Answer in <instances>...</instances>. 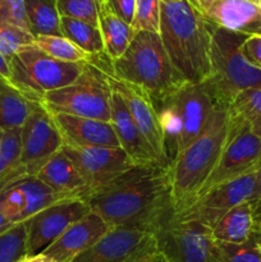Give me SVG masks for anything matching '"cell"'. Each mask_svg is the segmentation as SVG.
I'll list each match as a JSON object with an SVG mask.
<instances>
[{
    "label": "cell",
    "mask_w": 261,
    "mask_h": 262,
    "mask_svg": "<svg viewBox=\"0 0 261 262\" xmlns=\"http://www.w3.org/2000/svg\"><path fill=\"white\" fill-rule=\"evenodd\" d=\"M168 166H135L110 183L90 192L84 201L112 228H141L155 232L170 207Z\"/></svg>",
    "instance_id": "cell-1"
},
{
    "label": "cell",
    "mask_w": 261,
    "mask_h": 262,
    "mask_svg": "<svg viewBox=\"0 0 261 262\" xmlns=\"http://www.w3.org/2000/svg\"><path fill=\"white\" fill-rule=\"evenodd\" d=\"M230 132L227 106L216 105L202 132L170 164V207L178 214L199 197L216 168Z\"/></svg>",
    "instance_id": "cell-2"
},
{
    "label": "cell",
    "mask_w": 261,
    "mask_h": 262,
    "mask_svg": "<svg viewBox=\"0 0 261 262\" xmlns=\"http://www.w3.org/2000/svg\"><path fill=\"white\" fill-rule=\"evenodd\" d=\"M212 25L188 0L161 2L160 35L169 59L189 83H204L210 74Z\"/></svg>",
    "instance_id": "cell-3"
},
{
    "label": "cell",
    "mask_w": 261,
    "mask_h": 262,
    "mask_svg": "<svg viewBox=\"0 0 261 262\" xmlns=\"http://www.w3.org/2000/svg\"><path fill=\"white\" fill-rule=\"evenodd\" d=\"M110 68L117 78L145 91L154 102L187 83L169 59L159 33L136 32L125 53L110 61Z\"/></svg>",
    "instance_id": "cell-4"
},
{
    "label": "cell",
    "mask_w": 261,
    "mask_h": 262,
    "mask_svg": "<svg viewBox=\"0 0 261 262\" xmlns=\"http://www.w3.org/2000/svg\"><path fill=\"white\" fill-rule=\"evenodd\" d=\"M246 37L212 25L210 74L202 84L219 106L228 107L241 92L261 87V71L251 66L241 50Z\"/></svg>",
    "instance_id": "cell-5"
},
{
    "label": "cell",
    "mask_w": 261,
    "mask_h": 262,
    "mask_svg": "<svg viewBox=\"0 0 261 262\" xmlns=\"http://www.w3.org/2000/svg\"><path fill=\"white\" fill-rule=\"evenodd\" d=\"M155 104L171 161L202 132L216 104L201 83H184Z\"/></svg>",
    "instance_id": "cell-6"
},
{
    "label": "cell",
    "mask_w": 261,
    "mask_h": 262,
    "mask_svg": "<svg viewBox=\"0 0 261 262\" xmlns=\"http://www.w3.org/2000/svg\"><path fill=\"white\" fill-rule=\"evenodd\" d=\"M8 61L12 86L37 104L46 92L74 83L87 64L59 61L40 50L35 43L22 48Z\"/></svg>",
    "instance_id": "cell-7"
},
{
    "label": "cell",
    "mask_w": 261,
    "mask_h": 262,
    "mask_svg": "<svg viewBox=\"0 0 261 262\" xmlns=\"http://www.w3.org/2000/svg\"><path fill=\"white\" fill-rule=\"evenodd\" d=\"M112 89L104 74L92 63L74 83L63 89L49 91L41 97L40 105L51 114H66L110 122L112 118Z\"/></svg>",
    "instance_id": "cell-8"
},
{
    "label": "cell",
    "mask_w": 261,
    "mask_h": 262,
    "mask_svg": "<svg viewBox=\"0 0 261 262\" xmlns=\"http://www.w3.org/2000/svg\"><path fill=\"white\" fill-rule=\"evenodd\" d=\"M160 255L166 262H209L214 238L211 230L194 220L166 210L155 229Z\"/></svg>",
    "instance_id": "cell-9"
},
{
    "label": "cell",
    "mask_w": 261,
    "mask_h": 262,
    "mask_svg": "<svg viewBox=\"0 0 261 262\" xmlns=\"http://www.w3.org/2000/svg\"><path fill=\"white\" fill-rule=\"evenodd\" d=\"M160 255L155 232L141 228H112L72 262H153Z\"/></svg>",
    "instance_id": "cell-10"
},
{
    "label": "cell",
    "mask_w": 261,
    "mask_h": 262,
    "mask_svg": "<svg viewBox=\"0 0 261 262\" xmlns=\"http://www.w3.org/2000/svg\"><path fill=\"white\" fill-rule=\"evenodd\" d=\"M260 164L261 138L252 132L250 124L241 123L230 117L229 137L219 163L197 199L219 184L228 183L256 170Z\"/></svg>",
    "instance_id": "cell-11"
},
{
    "label": "cell",
    "mask_w": 261,
    "mask_h": 262,
    "mask_svg": "<svg viewBox=\"0 0 261 262\" xmlns=\"http://www.w3.org/2000/svg\"><path fill=\"white\" fill-rule=\"evenodd\" d=\"M20 141L22 150L18 168L19 178L36 176L64 146V141L53 117L40 104L20 128Z\"/></svg>",
    "instance_id": "cell-12"
},
{
    "label": "cell",
    "mask_w": 261,
    "mask_h": 262,
    "mask_svg": "<svg viewBox=\"0 0 261 262\" xmlns=\"http://www.w3.org/2000/svg\"><path fill=\"white\" fill-rule=\"evenodd\" d=\"M91 61L104 74L110 89L120 95L124 104L127 105L130 115L135 119L136 124L140 128L141 133L146 138L148 145L151 146L155 155L158 156L159 161L164 166L170 168L171 163L168 158V154H166L164 133L161 129L158 110H156L153 99L138 87L117 78L110 71V60L107 66H102L99 63L96 56H92Z\"/></svg>",
    "instance_id": "cell-13"
},
{
    "label": "cell",
    "mask_w": 261,
    "mask_h": 262,
    "mask_svg": "<svg viewBox=\"0 0 261 262\" xmlns=\"http://www.w3.org/2000/svg\"><path fill=\"white\" fill-rule=\"evenodd\" d=\"M256 170L214 187L186 210L174 214L183 219L194 220L211 230L227 212L243 202H251L255 191Z\"/></svg>",
    "instance_id": "cell-14"
},
{
    "label": "cell",
    "mask_w": 261,
    "mask_h": 262,
    "mask_svg": "<svg viewBox=\"0 0 261 262\" xmlns=\"http://www.w3.org/2000/svg\"><path fill=\"white\" fill-rule=\"evenodd\" d=\"M89 212L91 209L84 200L69 199L55 202L26 220L28 256L42 253L73 223Z\"/></svg>",
    "instance_id": "cell-15"
},
{
    "label": "cell",
    "mask_w": 261,
    "mask_h": 262,
    "mask_svg": "<svg viewBox=\"0 0 261 262\" xmlns=\"http://www.w3.org/2000/svg\"><path fill=\"white\" fill-rule=\"evenodd\" d=\"M61 150L71 159L90 192L137 166L120 147H72L64 145Z\"/></svg>",
    "instance_id": "cell-16"
},
{
    "label": "cell",
    "mask_w": 261,
    "mask_h": 262,
    "mask_svg": "<svg viewBox=\"0 0 261 262\" xmlns=\"http://www.w3.org/2000/svg\"><path fill=\"white\" fill-rule=\"evenodd\" d=\"M109 229L106 223L91 211L73 223L42 253L56 262H72L77 256L99 242Z\"/></svg>",
    "instance_id": "cell-17"
},
{
    "label": "cell",
    "mask_w": 261,
    "mask_h": 262,
    "mask_svg": "<svg viewBox=\"0 0 261 262\" xmlns=\"http://www.w3.org/2000/svg\"><path fill=\"white\" fill-rule=\"evenodd\" d=\"M110 106H112L110 123L114 128L118 142H119L120 148L132 159L133 163L140 166L163 165L141 133L140 128L136 124L135 119L130 115L120 95L113 90Z\"/></svg>",
    "instance_id": "cell-18"
},
{
    "label": "cell",
    "mask_w": 261,
    "mask_h": 262,
    "mask_svg": "<svg viewBox=\"0 0 261 262\" xmlns=\"http://www.w3.org/2000/svg\"><path fill=\"white\" fill-rule=\"evenodd\" d=\"M51 117L64 145L72 147H120L110 122L66 114H51Z\"/></svg>",
    "instance_id": "cell-19"
},
{
    "label": "cell",
    "mask_w": 261,
    "mask_h": 262,
    "mask_svg": "<svg viewBox=\"0 0 261 262\" xmlns=\"http://www.w3.org/2000/svg\"><path fill=\"white\" fill-rule=\"evenodd\" d=\"M204 17L214 26L243 35H261V9L252 0H216Z\"/></svg>",
    "instance_id": "cell-20"
},
{
    "label": "cell",
    "mask_w": 261,
    "mask_h": 262,
    "mask_svg": "<svg viewBox=\"0 0 261 262\" xmlns=\"http://www.w3.org/2000/svg\"><path fill=\"white\" fill-rule=\"evenodd\" d=\"M36 177L50 187L61 200H84L90 192L86 182L63 150L55 154L40 169Z\"/></svg>",
    "instance_id": "cell-21"
},
{
    "label": "cell",
    "mask_w": 261,
    "mask_h": 262,
    "mask_svg": "<svg viewBox=\"0 0 261 262\" xmlns=\"http://www.w3.org/2000/svg\"><path fill=\"white\" fill-rule=\"evenodd\" d=\"M99 30L104 41L105 55L110 61L119 59L136 35L135 28L120 19L112 10L107 0H97Z\"/></svg>",
    "instance_id": "cell-22"
},
{
    "label": "cell",
    "mask_w": 261,
    "mask_h": 262,
    "mask_svg": "<svg viewBox=\"0 0 261 262\" xmlns=\"http://www.w3.org/2000/svg\"><path fill=\"white\" fill-rule=\"evenodd\" d=\"M255 217L251 202H243L224 215L211 229L214 241L243 245L252 239Z\"/></svg>",
    "instance_id": "cell-23"
},
{
    "label": "cell",
    "mask_w": 261,
    "mask_h": 262,
    "mask_svg": "<svg viewBox=\"0 0 261 262\" xmlns=\"http://www.w3.org/2000/svg\"><path fill=\"white\" fill-rule=\"evenodd\" d=\"M37 105L13 86L0 82V127L3 130L22 128Z\"/></svg>",
    "instance_id": "cell-24"
},
{
    "label": "cell",
    "mask_w": 261,
    "mask_h": 262,
    "mask_svg": "<svg viewBox=\"0 0 261 262\" xmlns=\"http://www.w3.org/2000/svg\"><path fill=\"white\" fill-rule=\"evenodd\" d=\"M30 31L33 36H61L56 0H25Z\"/></svg>",
    "instance_id": "cell-25"
},
{
    "label": "cell",
    "mask_w": 261,
    "mask_h": 262,
    "mask_svg": "<svg viewBox=\"0 0 261 262\" xmlns=\"http://www.w3.org/2000/svg\"><path fill=\"white\" fill-rule=\"evenodd\" d=\"M60 30L61 36L68 38L89 55L97 56L105 54L101 32L96 26L73 18L60 17Z\"/></svg>",
    "instance_id": "cell-26"
},
{
    "label": "cell",
    "mask_w": 261,
    "mask_h": 262,
    "mask_svg": "<svg viewBox=\"0 0 261 262\" xmlns=\"http://www.w3.org/2000/svg\"><path fill=\"white\" fill-rule=\"evenodd\" d=\"M12 183L17 184L22 191L23 196H25L26 210L25 215H23L25 222L32 217L33 215L45 210L46 207L51 206L55 202L61 201L60 197L36 176L23 177V178L12 182Z\"/></svg>",
    "instance_id": "cell-27"
},
{
    "label": "cell",
    "mask_w": 261,
    "mask_h": 262,
    "mask_svg": "<svg viewBox=\"0 0 261 262\" xmlns=\"http://www.w3.org/2000/svg\"><path fill=\"white\" fill-rule=\"evenodd\" d=\"M20 128L4 130L0 142V191L12 182L19 179L18 168L20 161Z\"/></svg>",
    "instance_id": "cell-28"
},
{
    "label": "cell",
    "mask_w": 261,
    "mask_h": 262,
    "mask_svg": "<svg viewBox=\"0 0 261 262\" xmlns=\"http://www.w3.org/2000/svg\"><path fill=\"white\" fill-rule=\"evenodd\" d=\"M35 45L53 59L64 63H87L92 59L64 36H36Z\"/></svg>",
    "instance_id": "cell-29"
},
{
    "label": "cell",
    "mask_w": 261,
    "mask_h": 262,
    "mask_svg": "<svg viewBox=\"0 0 261 262\" xmlns=\"http://www.w3.org/2000/svg\"><path fill=\"white\" fill-rule=\"evenodd\" d=\"M209 262H261V248L255 237L243 245L214 241Z\"/></svg>",
    "instance_id": "cell-30"
},
{
    "label": "cell",
    "mask_w": 261,
    "mask_h": 262,
    "mask_svg": "<svg viewBox=\"0 0 261 262\" xmlns=\"http://www.w3.org/2000/svg\"><path fill=\"white\" fill-rule=\"evenodd\" d=\"M28 256L27 228L18 223L0 234V262H20Z\"/></svg>",
    "instance_id": "cell-31"
},
{
    "label": "cell",
    "mask_w": 261,
    "mask_h": 262,
    "mask_svg": "<svg viewBox=\"0 0 261 262\" xmlns=\"http://www.w3.org/2000/svg\"><path fill=\"white\" fill-rule=\"evenodd\" d=\"M233 119L245 124H252L261 119V87L241 92L228 106Z\"/></svg>",
    "instance_id": "cell-32"
},
{
    "label": "cell",
    "mask_w": 261,
    "mask_h": 262,
    "mask_svg": "<svg viewBox=\"0 0 261 262\" xmlns=\"http://www.w3.org/2000/svg\"><path fill=\"white\" fill-rule=\"evenodd\" d=\"M35 43V36L18 26L0 22V53L7 59L12 58L22 48Z\"/></svg>",
    "instance_id": "cell-33"
},
{
    "label": "cell",
    "mask_w": 261,
    "mask_h": 262,
    "mask_svg": "<svg viewBox=\"0 0 261 262\" xmlns=\"http://www.w3.org/2000/svg\"><path fill=\"white\" fill-rule=\"evenodd\" d=\"M161 0H137L132 27L136 32L159 33L160 31Z\"/></svg>",
    "instance_id": "cell-34"
},
{
    "label": "cell",
    "mask_w": 261,
    "mask_h": 262,
    "mask_svg": "<svg viewBox=\"0 0 261 262\" xmlns=\"http://www.w3.org/2000/svg\"><path fill=\"white\" fill-rule=\"evenodd\" d=\"M26 210V200L19 187L14 183L8 184L0 191V214L12 224L25 223L23 215Z\"/></svg>",
    "instance_id": "cell-35"
},
{
    "label": "cell",
    "mask_w": 261,
    "mask_h": 262,
    "mask_svg": "<svg viewBox=\"0 0 261 262\" xmlns=\"http://www.w3.org/2000/svg\"><path fill=\"white\" fill-rule=\"evenodd\" d=\"M56 9L60 17L83 20L99 27L97 0H56Z\"/></svg>",
    "instance_id": "cell-36"
},
{
    "label": "cell",
    "mask_w": 261,
    "mask_h": 262,
    "mask_svg": "<svg viewBox=\"0 0 261 262\" xmlns=\"http://www.w3.org/2000/svg\"><path fill=\"white\" fill-rule=\"evenodd\" d=\"M0 22L9 23L30 31L25 0H0Z\"/></svg>",
    "instance_id": "cell-37"
},
{
    "label": "cell",
    "mask_w": 261,
    "mask_h": 262,
    "mask_svg": "<svg viewBox=\"0 0 261 262\" xmlns=\"http://www.w3.org/2000/svg\"><path fill=\"white\" fill-rule=\"evenodd\" d=\"M248 63L261 71V35H248L241 46Z\"/></svg>",
    "instance_id": "cell-38"
},
{
    "label": "cell",
    "mask_w": 261,
    "mask_h": 262,
    "mask_svg": "<svg viewBox=\"0 0 261 262\" xmlns=\"http://www.w3.org/2000/svg\"><path fill=\"white\" fill-rule=\"evenodd\" d=\"M136 2L137 0H107L113 12L130 26L135 18Z\"/></svg>",
    "instance_id": "cell-39"
},
{
    "label": "cell",
    "mask_w": 261,
    "mask_h": 262,
    "mask_svg": "<svg viewBox=\"0 0 261 262\" xmlns=\"http://www.w3.org/2000/svg\"><path fill=\"white\" fill-rule=\"evenodd\" d=\"M0 82L12 86V74H10L9 61L2 53H0Z\"/></svg>",
    "instance_id": "cell-40"
},
{
    "label": "cell",
    "mask_w": 261,
    "mask_h": 262,
    "mask_svg": "<svg viewBox=\"0 0 261 262\" xmlns=\"http://www.w3.org/2000/svg\"><path fill=\"white\" fill-rule=\"evenodd\" d=\"M188 2L189 4L197 10V12H200L202 15H204L205 12L209 9L210 5H211L212 3L216 2V0H188Z\"/></svg>",
    "instance_id": "cell-41"
},
{
    "label": "cell",
    "mask_w": 261,
    "mask_h": 262,
    "mask_svg": "<svg viewBox=\"0 0 261 262\" xmlns=\"http://www.w3.org/2000/svg\"><path fill=\"white\" fill-rule=\"evenodd\" d=\"M258 199H261V164L260 166H258L257 170H256V184L255 191H253V196L252 199H251V204L257 201Z\"/></svg>",
    "instance_id": "cell-42"
},
{
    "label": "cell",
    "mask_w": 261,
    "mask_h": 262,
    "mask_svg": "<svg viewBox=\"0 0 261 262\" xmlns=\"http://www.w3.org/2000/svg\"><path fill=\"white\" fill-rule=\"evenodd\" d=\"M20 262H56L54 258L49 257V256L44 255V253H38L35 256H27L26 258H23Z\"/></svg>",
    "instance_id": "cell-43"
},
{
    "label": "cell",
    "mask_w": 261,
    "mask_h": 262,
    "mask_svg": "<svg viewBox=\"0 0 261 262\" xmlns=\"http://www.w3.org/2000/svg\"><path fill=\"white\" fill-rule=\"evenodd\" d=\"M13 225L14 224H12L10 222H8V220L5 219L2 214H0V234H2V233H4L5 230L9 229L10 227H13Z\"/></svg>",
    "instance_id": "cell-44"
},
{
    "label": "cell",
    "mask_w": 261,
    "mask_h": 262,
    "mask_svg": "<svg viewBox=\"0 0 261 262\" xmlns=\"http://www.w3.org/2000/svg\"><path fill=\"white\" fill-rule=\"evenodd\" d=\"M251 129H252V132L255 133L256 136H258V137L261 138V119L252 123V124H251Z\"/></svg>",
    "instance_id": "cell-45"
},
{
    "label": "cell",
    "mask_w": 261,
    "mask_h": 262,
    "mask_svg": "<svg viewBox=\"0 0 261 262\" xmlns=\"http://www.w3.org/2000/svg\"><path fill=\"white\" fill-rule=\"evenodd\" d=\"M253 237L256 239L261 241V224H256L255 223V229H253Z\"/></svg>",
    "instance_id": "cell-46"
},
{
    "label": "cell",
    "mask_w": 261,
    "mask_h": 262,
    "mask_svg": "<svg viewBox=\"0 0 261 262\" xmlns=\"http://www.w3.org/2000/svg\"><path fill=\"white\" fill-rule=\"evenodd\" d=\"M153 262H166V260H165V258L163 257V256H161V255H159L158 257H156L155 260H154Z\"/></svg>",
    "instance_id": "cell-47"
},
{
    "label": "cell",
    "mask_w": 261,
    "mask_h": 262,
    "mask_svg": "<svg viewBox=\"0 0 261 262\" xmlns=\"http://www.w3.org/2000/svg\"><path fill=\"white\" fill-rule=\"evenodd\" d=\"M252 2H253V3H255V4H256V5H257V7H258V8H260V9H261V0H252Z\"/></svg>",
    "instance_id": "cell-48"
},
{
    "label": "cell",
    "mask_w": 261,
    "mask_h": 262,
    "mask_svg": "<svg viewBox=\"0 0 261 262\" xmlns=\"http://www.w3.org/2000/svg\"><path fill=\"white\" fill-rule=\"evenodd\" d=\"M3 135H4V130H3V128L0 127V142H2V138H3Z\"/></svg>",
    "instance_id": "cell-49"
},
{
    "label": "cell",
    "mask_w": 261,
    "mask_h": 262,
    "mask_svg": "<svg viewBox=\"0 0 261 262\" xmlns=\"http://www.w3.org/2000/svg\"><path fill=\"white\" fill-rule=\"evenodd\" d=\"M161 2H181V0H161Z\"/></svg>",
    "instance_id": "cell-50"
},
{
    "label": "cell",
    "mask_w": 261,
    "mask_h": 262,
    "mask_svg": "<svg viewBox=\"0 0 261 262\" xmlns=\"http://www.w3.org/2000/svg\"><path fill=\"white\" fill-rule=\"evenodd\" d=\"M257 243H258V246H260V248H261V241L257 239Z\"/></svg>",
    "instance_id": "cell-51"
}]
</instances>
